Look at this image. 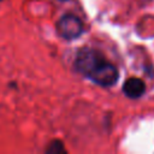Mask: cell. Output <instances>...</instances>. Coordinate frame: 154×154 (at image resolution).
<instances>
[{"instance_id": "1", "label": "cell", "mask_w": 154, "mask_h": 154, "mask_svg": "<svg viewBox=\"0 0 154 154\" xmlns=\"http://www.w3.org/2000/svg\"><path fill=\"white\" fill-rule=\"evenodd\" d=\"M75 67L79 73L101 87L113 85L119 77L116 66L107 61L101 52L94 48H82L76 55Z\"/></svg>"}, {"instance_id": "2", "label": "cell", "mask_w": 154, "mask_h": 154, "mask_svg": "<svg viewBox=\"0 0 154 154\" xmlns=\"http://www.w3.org/2000/svg\"><path fill=\"white\" fill-rule=\"evenodd\" d=\"M57 30L61 37L66 40H75L83 32V23L77 16L67 13L57 23Z\"/></svg>"}, {"instance_id": "3", "label": "cell", "mask_w": 154, "mask_h": 154, "mask_svg": "<svg viewBox=\"0 0 154 154\" xmlns=\"http://www.w3.org/2000/svg\"><path fill=\"white\" fill-rule=\"evenodd\" d=\"M146 91V84L141 78L131 77L123 84V93L130 99H138Z\"/></svg>"}, {"instance_id": "4", "label": "cell", "mask_w": 154, "mask_h": 154, "mask_svg": "<svg viewBox=\"0 0 154 154\" xmlns=\"http://www.w3.org/2000/svg\"><path fill=\"white\" fill-rule=\"evenodd\" d=\"M46 153H49V154H59V153H65V149H64V144L59 141H54L49 144V147L46 149Z\"/></svg>"}, {"instance_id": "5", "label": "cell", "mask_w": 154, "mask_h": 154, "mask_svg": "<svg viewBox=\"0 0 154 154\" xmlns=\"http://www.w3.org/2000/svg\"><path fill=\"white\" fill-rule=\"evenodd\" d=\"M60 1H67V0H60Z\"/></svg>"}, {"instance_id": "6", "label": "cell", "mask_w": 154, "mask_h": 154, "mask_svg": "<svg viewBox=\"0 0 154 154\" xmlns=\"http://www.w3.org/2000/svg\"><path fill=\"white\" fill-rule=\"evenodd\" d=\"M0 1H1V0H0Z\"/></svg>"}]
</instances>
